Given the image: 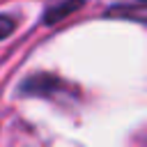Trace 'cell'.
I'll return each instance as SVG.
<instances>
[{
	"instance_id": "6da1fadb",
	"label": "cell",
	"mask_w": 147,
	"mask_h": 147,
	"mask_svg": "<svg viewBox=\"0 0 147 147\" xmlns=\"http://www.w3.org/2000/svg\"><path fill=\"white\" fill-rule=\"evenodd\" d=\"M21 90L25 94H32V96H53L55 92H62L64 90V83L57 78V76H51V74H37V76H30Z\"/></svg>"
},
{
	"instance_id": "7a4b0ae2",
	"label": "cell",
	"mask_w": 147,
	"mask_h": 147,
	"mask_svg": "<svg viewBox=\"0 0 147 147\" xmlns=\"http://www.w3.org/2000/svg\"><path fill=\"white\" fill-rule=\"evenodd\" d=\"M108 16L124 18V21H136V23H145V25H147V5H142V2L117 5V7L108 9Z\"/></svg>"
},
{
	"instance_id": "3957f363",
	"label": "cell",
	"mask_w": 147,
	"mask_h": 147,
	"mask_svg": "<svg viewBox=\"0 0 147 147\" xmlns=\"http://www.w3.org/2000/svg\"><path fill=\"white\" fill-rule=\"evenodd\" d=\"M83 5H85V0H64V2H60V5H55V7H51V9L44 11V23L46 25H53V23L62 21L64 16L74 14L76 9H80Z\"/></svg>"
},
{
	"instance_id": "277c9868",
	"label": "cell",
	"mask_w": 147,
	"mask_h": 147,
	"mask_svg": "<svg viewBox=\"0 0 147 147\" xmlns=\"http://www.w3.org/2000/svg\"><path fill=\"white\" fill-rule=\"evenodd\" d=\"M16 28V18L14 16H7V14H0V41L5 37H9Z\"/></svg>"
}]
</instances>
